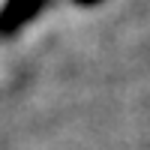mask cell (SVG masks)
<instances>
[{
  "instance_id": "cell-2",
  "label": "cell",
  "mask_w": 150,
  "mask_h": 150,
  "mask_svg": "<svg viewBox=\"0 0 150 150\" xmlns=\"http://www.w3.org/2000/svg\"><path fill=\"white\" fill-rule=\"evenodd\" d=\"M72 3H75V6H99L102 0H72Z\"/></svg>"
},
{
  "instance_id": "cell-1",
  "label": "cell",
  "mask_w": 150,
  "mask_h": 150,
  "mask_svg": "<svg viewBox=\"0 0 150 150\" xmlns=\"http://www.w3.org/2000/svg\"><path fill=\"white\" fill-rule=\"evenodd\" d=\"M45 6H48V0H3V6H0V39L15 36Z\"/></svg>"
}]
</instances>
